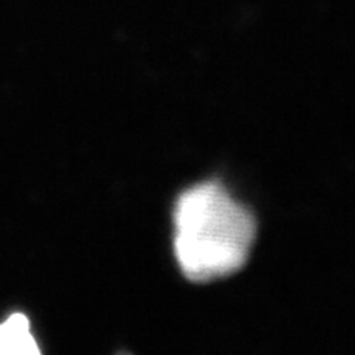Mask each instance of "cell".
<instances>
[{"label": "cell", "mask_w": 355, "mask_h": 355, "mask_svg": "<svg viewBox=\"0 0 355 355\" xmlns=\"http://www.w3.org/2000/svg\"><path fill=\"white\" fill-rule=\"evenodd\" d=\"M0 355H42L26 315L14 314L0 324Z\"/></svg>", "instance_id": "2"}, {"label": "cell", "mask_w": 355, "mask_h": 355, "mask_svg": "<svg viewBox=\"0 0 355 355\" xmlns=\"http://www.w3.org/2000/svg\"><path fill=\"white\" fill-rule=\"evenodd\" d=\"M257 236L249 210L218 182H200L173 207V252L188 280L205 283L239 271Z\"/></svg>", "instance_id": "1"}]
</instances>
